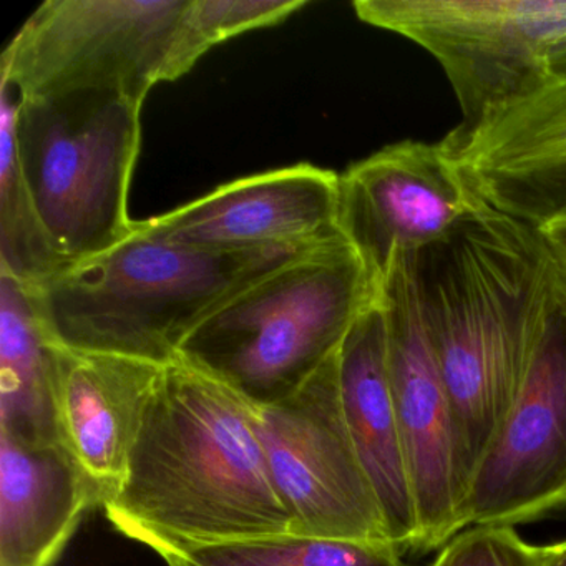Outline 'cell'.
I'll use <instances>...</instances> for the list:
<instances>
[{"label": "cell", "instance_id": "obj_9", "mask_svg": "<svg viewBox=\"0 0 566 566\" xmlns=\"http://www.w3.org/2000/svg\"><path fill=\"white\" fill-rule=\"evenodd\" d=\"M566 509V276L509 412L460 505L463 526H515Z\"/></svg>", "mask_w": 566, "mask_h": 566}, {"label": "cell", "instance_id": "obj_7", "mask_svg": "<svg viewBox=\"0 0 566 566\" xmlns=\"http://www.w3.org/2000/svg\"><path fill=\"white\" fill-rule=\"evenodd\" d=\"M190 0H48L12 38L0 81L22 98L75 92L144 105L168 82Z\"/></svg>", "mask_w": 566, "mask_h": 566}, {"label": "cell", "instance_id": "obj_8", "mask_svg": "<svg viewBox=\"0 0 566 566\" xmlns=\"http://www.w3.org/2000/svg\"><path fill=\"white\" fill-rule=\"evenodd\" d=\"M337 356L290 396L258 406V430L271 479L290 513L294 535L394 548L344 420Z\"/></svg>", "mask_w": 566, "mask_h": 566}, {"label": "cell", "instance_id": "obj_6", "mask_svg": "<svg viewBox=\"0 0 566 566\" xmlns=\"http://www.w3.org/2000/svg\"><path fill=\"white\" fill-rule=\"evenodd\" d=\"M357 18L426 49L446 72L465 135L553 84L566 0H356Z\"/></svg>", "mask_w": 566, "mask_h": 566}, {"label": "cell", "instance_id": "obj_22", "mask_svg": "<svg viewBox=\"0 0 566 566\" xmlns=\"http://www.w3.org/2000/svg\"><path fill=\"white\" fill-rule=\"evenodd\" d=\"M536 230L553 260L566 276V213L553 217L552 220L536 227Z\"/></svg>", "mask_w": 566, "mask_h": 566}, {"label": "cell", "instance_id": "obj_19", "mask_svg": "<svg viewBox=\"0 0 566 566\" xmlns=\"http://www.w3.org/2000/svg\"><path fill=\"white\" fill-rule=\"evenodd\" d=\"M167 566H403L396 548L314 536L234 539L165 559Z\"/></svg>", "mask_w": 566, "mask_h": 566}, {"label": "cell", "instance_id": "obj_3", "mask_svg": "<svg viewBox=\"0 0 566 566\" xmlns=\"http://www.w3.org/2000/svg\"><path fill=\"white\" fill-rule=\"evenodd\" d=\"M307 250L213 253L151 240L135 224L124 243L31 291L59 346L168 366L221 304Z\"/></svg>", "mask_w": 566, "mask_h": 566}, {"label": "cell", "instance_id": "obj_2", "mask_svg": "<svg viewBox=\"0 0 566 566\" xmlns=\"http://www.w3.org/2000/svg\"><path fill=\"white\" fill-rule=\"evenodd\" d=\"M102 509L118 533L164 559L293 526L271 479L256 403L181 359L165 367L127 475Z\"/></svg>", "mask_w": 566, "mask_h": 566}, {"label": "cell", "instance_id": "obj_23", "mask_svg": "<svg viewBox=\"0 0 566 566\" xmlns=\"http://www.w3.org/2000/svg\"><path fill=\"white\" fill-rule=\"evenodd\" d=\"M546 65H548V74L553 82H558L566 87V39L553 45Z\"/></svg>", "mask_w": 566, "mask_h": 566}, {"label": "cell", "instance_id": "obj_17", "mask_svg": "<svg viewBox=\"0 0 566 566\" xmlns=\"http://www.w3.org/2000/svg\"><path fill=\"white\" fill-rule=\"evenodd\" d=\"M0 433L59 442L54 419V340L31 287L0 273Z\"/></svg>", "mask_w": 566, "mask_h": 566}, {"label": "cell", "instance_id": "obj_15", "mask_svg": "<svg viewBox=\"0 0 566 566\" xmlns=\"http://www.w3.org/2000/svg\"><path fill=\"white\" fill-rule=\"evenodd\" d=\"M337 377L344 420L379 500L390 542L399 555H417L419 520L390 389L380 300L360 314L344 339Z\"/></svg>", "mask_w": 566, "mask_h": 566}, {"label": "cell", "instance_id": "obj_24", "mask_svg": "<svg viewBox=\"0 0 566 566\" xmlns=\"http://www.w3.org/2000/svg\"><path fill=\"white\" fill-rule=\"evenodd\" d=\"M545 566H566V539L552 545V552H549Z\"/></svg>", "mask_w": 566, "mask_h": 566}, {"label": "cell", "instance_id": "obj_10", "mask_svg": "<svg viewBox=\"0 0 566 566\" xmlns=\"http://www.w3.org/2000/svg\"><path fill=\"white\" fill-rule=\"evenodd\" d=\"M387 324L390 389L426 555L459 535V489L453 455L452 413L442 376L427 339L413 277V253H400L380 283Z\"/></svg>", "mask_w": 566, "mask_h": 566}, {"label": "cell", "instance_id": "obj_16", "mask_svg": "<svg viewBox=\"0 0 566 566\" xmlns=\"http://www.w3.org/2000/svg\"><path fill=\"white\" fill-rule=\"evenodd\" d=\"M94 486L59 442L0 433V566H52L88 510Z\"/></svg>", "mask_w": 566, "mask_h": 566}, {"label": "cell", "instance_id": "obj_4", "mask_svg": "<svg viewBox=\"0 0 566 566\" xmlns=\"http://www.w3.org/2000/svg\"><path fill=\"white\" fill-rule=\"evenodd\" d=\"M379 290L359 253L336 238L221 304L181 344L178 359L270 406L339 353Z\"/></svg>", "mask_w": 566, "mask_h": 566}, {"label": "cell", "instance_id": "obj_14", "mask_svg": "<svg viewBox=\"0 0 566 566\" xmlns=\"http://www.w3.org/2000/svg\"><path fill=\"white\" fill-rule=\"evenodd\" d=\"M165 367L54 343L59 443L87 476L101 506L117 493L127 475L132 450Z\"/></svg>", "mask_w": 566, "mask_h": 566}, {"label": "cell", "instance_id": "obj_13", "mask_svg": "<svg viewBox=\"0 0 566 566\" xmlns=\"http://www.w3.org/2000/svg\"><path fill=\"white\" fill-rule=\"evenodd\" d=\"M440 144L473 197L493 210L535 228L566 213V87L558 82Z\"/></svg>", "mask_w": 566, "mask_h": 566}, {"label": "cell", "instance_id": "obj_1", "mask_svg": "<svg viewBox=\"0 0 566 566\" xmlns=\"http://www.w3.org/2000/svg\"><path fill=\"white\" fill-rule=\"evenodd\" d=\"M413 277L449 397L462 505L518 394L563 273L535 227L475 197L446 237L413 253Z\"/></svg>", "mask_w": 566, "mask_h": 566}, {"label": "cell", "instance_id": "obj_21", "mask_svg": "<svg viewBox=\"0 0 566 566\" xmlns=\"http://www.w3.org/2000/svg\"><path fill=\"white\" fill-rule=\"evenodd\" d=\"M549 552L523 542L512 526L473 525L449 539L432 566H545Z\"/></svg>", "mask_w": 566, "mask_h": 566}, {"label": "cell", "instance_id": "obj_18", "mask_svg": "<svg viewBox=\"0 0 566 566\" xmlns=\"http://www.w3.org/2000/svg\"><path fill=\"white\" fill-rule=\"evenodd\" d=\"M21 95L0 81V273L39 287L69 264L45 230L22 171L18 144Z\"/></svg>", "mask_w": 566, "mask_h": 566}, {"label": "cell", "instance_id": "obj_5", "mask_svg": "<svg viewBox=\"0 0 566 566\" xmlns=\"http://www.w3.org/2000/svg\"><path fill=\"white\" fill-rule=\"evenodd\" d=\"M142 107L104 92L21 97L22 171L69 268L134 234L128 191L140 154Z\"/></svg>", "mask_w": 566, "mask_h": 566}, {"label": "cell", "instance_id": "obj_20", "mask_svg": "<svg viewBox=\"0 0 566 566\" xmlns=\"http://www.w3.org/2000/svg\"><path fill=\"white\" fill-rule=\"evenodd\" d=\"M307 4L304 0H190L168 82L188 74L214 45L244 32L281 24Z\"/></svg>", "mask_w": 566, "mask_h": 566}, {"label": "cell", "instance_id": "obj_11", "mask_svg": "<svg viewBox=\"0 0 566 566\" xmlns=\"http://www.w3.org/2000/svg\"><path fill=\"white\" fill-rule=\"evenodd\" d=\"M475 197L443 145H387L339 175V230L380 287L400 253L446 237Z\"/></svg>", "mask_w": 566, "mask_h": 566}, {"label": "cell", "instance_id": "obj_12", "mask_svg": "<svg viewBox=\"0 0 566 566\" xmlns=\"http://www.w3.org/2000/svg\"><path fill=\"white\" fill-rule=\"evenodd\" d=\"M137 231L213 253L319 247L343 237L339 175L300 164L240 178L164 217L137 221Z\"/></svg>", "mask_w": 566, "mask_h": 566}]
</instances>
